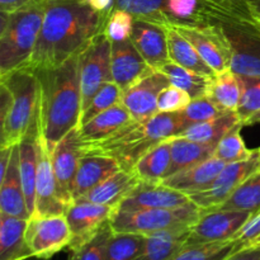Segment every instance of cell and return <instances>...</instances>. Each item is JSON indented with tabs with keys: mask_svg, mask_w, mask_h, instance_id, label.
Listing matches in <instances>:
<instances>
[{
	"mask_svg": "<svg viewBox=\"0 0 260 260\" xmlns=\"http://www.w3.org/2000/svg\"><path fill=\"white\" fill-rule=\"evenodd\" d=\"M215 147L213 145L201 144L180 136L173 137L172 162L165 178L212 157L215 154Z\"/></svg>",
	"mask_w": 260,
	"mask_h": 260,
	"instance_id": "f546056e",
	"label": "cell"
},
{
	"mask_svg": "<svg viewBox=\"0 0 260 260\" xmlns=\"http://www.w3.org/2000/svg\"><path fill=\"white\" fill-rule=\"evenodd\" d=\"M243 126V123L236 124L218 141V144L215 147L213 156L217 157L218 160H222L226 164H231V162H238L249 159L253 155L254 150L246 147L245 141L241 136Z\"/></svg>",
	"mask_w": 260,
	"mask_h": 260,
	"instance_id": "74e56055",
	"label": "cell"
},
{
	"mask_svg": "<svg viewBox=\"0 0 260 260\" xmlns=\"http://www.w3.org/2000/svg\"><path fill=\"white\" fill-rule=\"evenodd\" d=\"M172 139H168L150 149L136 162L134 172L140 182H162L172 162Z\"/></svg>",
	"mask_w": 260,
	"mask_h": 260,
	"instance_id": "83f0119b",
	"label": "cell"
},
{
	"mask_svg": "<svg viewBox=\"0 0 260 260\" xmlns=\"http://www.w3.org/2000/svg\"><path fill=\"white\" fill-rule=\"evenodd\" d=\"M218 210H236L256 213L260 211V170L249 177ZM211 210V208H210Z\"/></svg>",
	"mask_w": 260,
	"mask_h": 260,
	"instance_id": "836d02e7",
	"label": "cell"
},
{
	"mask_svg": "<svg viewBox=\"0 0 260 260\" xmlns=\"http://www.w3.org/2000/svg\"><path fill=\"white\" fill-rule=\"evenodd\" d=\"M241 86V98L238 114L241 122L260 111V76L238 75Z\"/></svg>",
	"mask_w": 260,
	"mask_h": 260,
	"instance_id": "7bdbcfd3",
	"label": "cell"
},
{
	"mask_svg": "<svg viewBox=\"0 0 260 260\" xmlns=\"http://www.w3.org/2000/svg\"><path fill=\"white\" fill-rule=\"evenodd\" d=\"M111 69L112 79L122 91L127 90L136 81L154 70L147 65L131 40L112 42Z\"/></svg>",
	"mask_w": 260,
	"mask_h": 260,
	"instance_id": "ac0fdd59",
	"label": "cell"
},
{
	"mask_svg": "<svg viewBox=\"0 0 260 260\" xmlns=\"http://www.w3.org/2000/svg\"><path fill=\"white\" fill-rule=\"evenodd\" d=\"M114 207L98 203L73 202L65 212L66 221L71 231L69 249L78 248L93 238L106 223L111 221Z\"/></svg>",
	"mask_w": 260,
	"mask_h": 260,
	"instance_id": "2e32d148",
	"label": "cell"
},
{
	"mask_svg": "<svg viewBox=\"0 0 260 260\" xmlns=\"http://www.w3.org/2000/svg\"><path fill=\"white\" fill-rule=\"evenodd\" d=\"M197 50L215 73L230 69V48L218 23L173 25Z\"/></svg>",
	"mask_w": 260,
	"mask_h": 260,
	"instance_id": "4fadbf2b",
	"label": "cell"
},
{
	"mask_svg": "<svg viewBox=\"0 0 260 260\" xmlns=\"http://www.w3.org/2000/svg\"><path fill=\"white\" fill-rule=\"evenodd\" d=\"M118 170H121V167L112 157L85 152L81 157L75 179H74L73 202L85 196Z\"/></svg>",
	"mask_w": 260,
	"mask_h": 260,
	"instance_id": "ffe728a7",
	"label": "cell"
},
{
	"mask_svg": "<svg viewBox=\"0 0 260 260\" xmlns=\"http://www.w3.org/2000/svg\"><path fill=\"white\" fill-rule=\"evenodd\" d=\"M201 216V208L194 202H188L175 208L118 211L114 210L111 226L114 233H131L152 235L162 231L192 228Z\"/></svg>",
	"mask_w": 260,
	"mask_h": 260,
	"instance_id": "8992f818",
	"label": "cell"
},
{
	"mask_svg": "<svg viewBox=\"0 0 260 260\" xmlns=\"http://www.w3.org/2000/svg\"><path fill=\"white\" fill-rule=\"evenodd\" d=\"M40 85V127L48 150L74 127L81 117L79 55L55 69L36 71Z\"/></svg>",
	"mask_w": 260,
	"mask_h": 260,
	"instance_id": "7a4b0ae2",
	"label": "cell"
},
{
	"mask_svg": "<svg viewBox=\"0 0 260 260\" xmlns=\"http://www.w3.org/2000/svg\"><path fill=\"white\" fill-rule=\"evenodd\" d=\"M225 167L226 162L212 156L200 164L165 178L162 183L168 187L185 193L187 196L194 194L207 189Z\"/></svg>",
	"mask_w": 260,
	"mask_h": 260,
	"instance_id": "7402d4cb",
	"label": "cell"
},
{
	"mask_svg": "<svg viewBox=\"0 0 260 260\" xmlns=\"http://www.w3.org/2000/svg\"><path fill=\"white\" fill-rule=\"evenodd\" d=\"M259 150H260V149H259Z\"/></svg>",
	"mask_w": 260,
	"mask_h": 260,
	"instance_id": "11a10c76",
	"label": "cell"
},
{
	"mask_svg": "<svg viewBox=\"0 0 260 260\" xmlns=\"http://www.w3.org/2000/svg\"><path fill=\"white\" fill-rule=\"evenodd\" d=\"M165 30H167L169 58L172 62L201 75L211 76L215 74L211 66L201 57L192 43L184 36L180 35L173 25L165 27Z\"/></svg>",
	"mask_w": 260,
	"mask_h": 260,
	"instance_id": "4316f807",
	"label": "cell"
},
{
	"mask_svg": "<svg viewBox=\"0 0 260 260\" xmlns=\"http://www.w3.org/2000/svg\"><path fill=\"white\" fill-rule=\"evenodd\" d=\"M256 246H260V239L258 240V243H256Z\"/></svg>",
	"mask_w": 260,
	"mask_h": 260,
	"instance_id": "db71d44e",
	"label": "cell"
},
{
	"mask_svg": "<svg viewBox=\"0 0 260 260\" xmlns=\"http://www.w3.org/2000/svg\"><path fill=\"white\" fill-rule=\"evenodd\" d=\"M88 4L102 14H109L113 10L114 0H86Z\"/></svg>",
	"mask_w": 260,
	"mask_h": 260,
	"instance_id": "681fc988",
	"label": "cell"
},
{
	"mask_svg": "<svg viewBox=\"0 0 260 260\" xmlns=\"http://www.w3.org/2000/svg\"><path fill=\"white\" fill-rule=\"evenodd\" d=\"M226 111H223L220 106H217L207 94H203V95L197 96V98H193L189 106L184 111L179 112V113L182 118L184 119L185 123H187V126L189 127L190 124L201 123V122L216 118V117L221 116Z\"/></svg>",
	"mask_w": 260,
	"mask_h": 260,
	"instance_id": "b9f144b4",
	"label": "cell"
},
{
	"mask_svg": "<svg viewBox=\"0 0 260 260\" xmlns=\"http://www.w3.org/2000/svg\"><path fill=\"white\" fill-rule=\"evenodd\" d=\"M69 206L63 203L58 193L57 182L51 159V151L46 145L42 132L37 137V183H36V210L33 216L65 215Z\"/></svg>",
	"mask_w": 260,
	"mask_h": 260,
	"instance_id": "5bb4252c",
	"label": "cell"
},
{
	"mask_svg": "<svg viewBox=\"0 0 260 260\" xmlns=\"http://www.w3.org/2000/svg\"><path fill=\"white\" fill-rule=\"evenodd\" d=\"M135 18L128 12L122 9H113L108 14L104 24V33L111 42H122L131 40L134 32Z\"/></svg>",
	"mask_w": 260,
	"mask_h": 260,
	"instance_id": "ee69618b",
	"label": "cell"
},
{
	"mask_svg": "<svg viewBox=\"0 0 260 260\" xmlns=\"http://www.w3.org/2000/svg\"><path fill=\"white\" fill-rule=\"evenodd\" d=\"M40 132V116L29 128L19 147V173L24 189L25 202L30 217L36 210V183H37V137Z\"/></svg>",
	"mask_w": 260,
	"mask_h": 260,
	"instance_id": "603a6c76",
	"label": "cell"
},
{
	"mask_svg": "<svg viewBox=\"0 0 260 260\" xmlns=\"http://www.w3.org/2000/svg\"><path fill=\"white\" fill-rule=\"evenodd\" d=\"M0 212L13 217L29 220L24 189L19 173V147L14 146L5 177L0 180Z\"/></svg>",
	"mask_w": 260,
	"mask_h": 260,
	"instance_id": "44dd1931",
	"label": "cell"
},
{
	"mask_svg": "<svg viewBox=\"0 0 260 260\" xmlns=\"http://www.w3.org/2000/svg\"><path fill=\"white\" fill-rule=\"evenodd\" d=\"M260 123V111L255 112L254 114H251L246 121H244V126H250V124H256Z\"/></svg>",
	"mask_w": 260,
	"mask_h": 260,
	"instance_id": "816d5d0a",
	"label": "cell"
},
{
	"mask_svg": "<svg viewBox=\"0 0 260 260\" xmlns=\"http://www.w3.org/2000/svg\"><path fill=\"white\" fill-rule=\"evenodd\" d=\"M84 154L85 140L79 126L74 127L69 134H66L51 152L58 193L63 203L68 206L73 203L74 179Z\"/></svg>",
	"mask_w": 260,
	"mask_h": 260,
	"instance_id": "7c38bea8",
	"label": "cell"
},
{
	"mask_svg": "<svg viewBox=\"0 0 260 260\" xmlns=\"http://www.w3.org/2000/svg\"><path fill=\"white\" fill-rule=\"evenodd\" d=\"M122 93H123L122 89L114 81H107L106 84H103L102 88L96 91L94 98L91 99L90 104L86 107V109L81 112L80 123L79 124L86 123L102 112L121 103Z\"/></svg>",
	"mask_w": 260,
	"mask_h": 260,
	"instance_id": "ab89813d",
	"label": "cell"
},
{
	"mask_svg": "<svg viewBox=\"0 0 260 260\" xmlns=\"http://www.w3.org/2000/svg\"><path fill=\"white\" fill-rule=\"evenodd\" d=\"M46 13V0H33L0 18V76L24 68L37 43Z\"/></svg>",
	"mask_w": 260,
	"mask_h": 260,
	"instance_id": "5b68a950",
	"label": "cell"
},
{
	"mask_svg": "<svg viewBox=\"0 0 260 260\" xmlns=\"http://www.w3.org/2000/svg\"><path fill=\"white\" fill-rule=\"evenodd\" d=\"M112 42L103 32L93 38L79 55L81 112L90 104L96 91L107 81H113L111 69Z\"/></svg>",
	"mask_w": 260,
	"mask_h": 260,
	"instance_id": "ba28073f",
	"label": "cell"
},
{
	"mask_svg": "<svg viewBox=\"0 0 260 260\" xmlns=\"http://www.w3.org/2000/svg\"><path fill=\"white\" fill-rule=\"evenodd\" d=\"M25 241L32 255L47 259L69 248L71 231L65 215L32 216L28 220Z\"/></svg>",
	"mask_w": 260,
	"mask_h": 260,
	"instance_id": "8fae6325",
	"label": "cell"
},
{
	"mask_svg": "<svg viewBox=\"0 0 260 260\" xmlns=\"http://www.w3.org/2000/svg\"><path fill=\"white\" fill-rule=\"evenodd\" d=\"M187 127L180 113L157 112L145 121L134 119L102 141L85 142V152L112 157L122 170L131 172L142 155L164 140L179 136Z\"/></svg>",
	"mask_w": 260,
	"mask_h": 260,
	"instance_id": "3957f363",
	"label": "cell"
},
{
	"mask_svg": "<svg viewBox=\"0 0 260 260\" xmlns=\"http://www.w3.org/2000/svg\"><path fill=\"white\" fill-rule=\"evenodd\" d=\"M239 123H243V122H241L238 112H225L221 116L210 119V121L190 124L179 136L192 140V141L201 142V144L216 146L218 141Z\"/></svg>",
	"mask_w": 260,
	"mask_h": 260,
	"instance_id": "4dcf8cb0",
	"label": "cell"
},
{
	"mask_svg": "<svg viewBox=\"0 0 260 260\" xmlns=\"http://www.w3.org/2000/svg\"><path fill=\"white\" fill-rule=\"evenodd\" d=\"M240 250L235 240L184 245L168 260H223Z\"/></svg>",
	"mask_w": 260,
	"mask_h": 260,
	"instance_id": "e575fe53",
	"label": "cell"
},
{
	"mask_svg": "<svg viewBox=\"0 0 260 260\" xmlns=\"http://www.w3.org/2000/svg\"><path fill=\"white\" fill-rule=\"evenodd\" d=\"M160 71H162L168 76L172 85H175L187 91L192 96V99L206 94L208 78L210 76L201 75V74L194 73L192 70H188V69L183 68V66L177 65V63L172 62V61L165 63L160 69Z\"/></svg>",
	"mask_w": 260,
	"mask_h": 260,
	"instance_id": "8d00e7d4",
	"label": "cell"
},
{
	"mask_svg": "<svg viewBox=\"0 0 260 260\" xmlns=\"http://www.w3.org/2000/svg\"><path fill=\"white\" fill-rule=\"evenodd\" d=\"M260 239V211L253 213L251 217L246 221L245 225L240 229L233 240L236 241L239 249L256 246V243Z\"/></svg>",
	"mask_w": 260,
	"mask_h": 260,
	"instance_id": "bcb514c9",
	"label": "cell"
},
{
	"mask_svg": "<svg viewBox=\"0 0 260 260\" xmlns=\"http://www.w3.org/2000/svg\"><path fill=\"white\" fill-rule=\"evenodd\" d=\"M107 17L86 0H46L42 27L25 68L33 71L55 69L80 55L103 32Z\"/></svg>",
	"mask_w": 260,
	"mask_h": 260,
	"instance_id": "6da1fadb",
	"label": "cell"
},
{
	"mask_svg": "<svg viewBox=\"0 0 260 260\" xmlns=\"http://www.w3.org/2000/svg\"><path fill=\"white\" fill-rule=\"evenodd\" d=\"M169 85V79L162 71L151 70L122 93V103L135 121H145L159 112V95Z\"/></svg>",
	"mask_w": 260,
	"mask_h": 260,
	"instance_id": "9a60e30c",
	"label": "cell"
},
{
	"mask_svg": "<svg viewBox=\"0 0 260 260\" xmlns=\"http://www.w3.org/2000/svg\"><path fill=\"white\" fill-rule=\"evenodd\" d=\"M134 121L131 113L123 103H118L107 111L102 112L89 122L79 124L81 135L86 144L98 142L112 136L126 124Z\"/></svg>",
	"mask_w": 260,
	"mask_h": 260,
	"instance_id": "d4e9b609",
	"label": "cell"
},
{
	"mask_svg": "<svg viewBox=\"0 0 260 260\" xmlns=\"http://www.w3.org/2000/svg\"><path fill=\"white\" fill-rule=\"evenodd\" d=\"M260 170V150L253 151L249 159L226 164L215 182L202 192L190 194L189 198L201 210H210L222 205L249 177Z\"/></svg>",
	"mask_w": 260,
	"mask_h": 260,
	"instance_id": "9c48e42d",
	"label": "cell"
},
{
	"mask_svg": "<svg viewBox=\"0 0 260 260\" xmlns=\"http://www.w3.org/2000/svg\"><path fill=\"white\" fill-rule=\"evenodd\" d=\"M168 0H114L113 9H122L132 14L136 20L169 27L172 22L167 12Z\"/></svg>",
	"mask_w": 260,
	"mask_h": 260,
	"instance_id": "d6a6232c",
	"label": "cell"
},
{
	"mask_svg": "<svg viewBox=\"0 0 260 260\" xmlns=\"http://www.w3.org/2000/svg\"><path fill=\"white\" fill-rule=\"evenodd\" d=\"M192 102V96L183 89L170 84L159 95L157 109L165 113H179L184 111Z\"/></svg>",
	"mask_w": 260,
	"mask_h": 260,
	"instance_id": "f6af8a7d",
	"label": "cell"
},
{
	"mask_svg": "<svg viewBox=\"0 0 260 260\" xmlns=\"http://www.w3.org/2000/svg\"><path fill=\"white\" fill-rule=\"evenodd\" d=\"M131 41L147 65L154 70H160L170 61L167 30L161 25L135 20Z\"/></svg>",
	"mask_w": 260,
	"mask_h": 260,
	"instance_id": "d6986e66",
	"label": "cell"
},
{
	"mask_svg": "<svg viewBox=\"0 0 260 260\" xmlns=\"http://www.w3.org/2000/svg\"><path fill=\"white\" fill-rule=\"evenodd\" d=\"M206 0H168L167 12L172 25L206 24Z\"/></svg>",
	"mask_w": 260,
	"mask_h": 260,
	"instance_id": "f35d334b",
	"label": "cell"
},
{
	"mask_svg": "<svg viewBox=\"0 0 260 260\" xmlns=\"http://www.w3.org/2000/svg\"><path fill=\"white\" fill-rule=\"evenodd\" d=\"M111 221L103 226L95 235L78 248L71 250L69 260H104L109 239L113 235Z\"/></svg>",
	"mask_w": 260,
	"mask_h": 260,
	"instance_id": "60d3db41",
	"label": "cell"
},
{
	"mask_svg": "<svg viewBox=\"0 0 260 260\" xmlns=\"http://www.w3.org/2000/svg\"><path fill=\"white\" fill-rule=\"evenodd\" d=\"M139 183L140 179L134 172L121 169L74 202L98 203L116 208Z\"/></svg>",
	"mask_w": 260,
	"mask_h": 260,
	"instance_id": "cb8c5ba5",
	"label": "cell"
},
{
	"mask_svg": "<svg viewBox=\"0 0 260 260\" xmlns=\"http://www.w3.org/2000/svg\"><path fill=\"white\" fill-rule=\"evenodd\" d=\"M190 228L147 235L144 251L134 260H168L185 245Z\"/></svg>",
	"mask_w": 260,
	"mask_h": 260,
	"instance_id": "1f68e13d",
	"label": "cell"
},
{
	"mask_svg": "<svg viewBox=\"0 0 260 260\" xmlns=\"http://www.w3.org/2000/svg\"><path fill=\"white\" fill-rule=\"evenodd\" d=\"M223 260H260V246L240 249Z\"/></svg>",
	"mask_w": 260,
	"mask_h": 260,
	"instance_id": "7dc6e473",
	"label": "cell"
},
{
	"mask_svg": "<svg viewBox=\"0 0 260 260\" xmlns=\"http://www.w3.org/2000/svg\"><path fill=\"white\" fill-rule=\"evenodd\" d=\"M147 238L141 234L113 233L106 249L104 260H134L144 251Z\"/></svg>",
	"mask_w": 260,
	"mask_h": 260,
	"instance_id": "d590c367",
	"label": "cell"
},
{
	"mask_svg": "<svg viewBox=\"0 0 260 260\" xmlns=\"http://www.w3.org/2000/svg\"><path fill=\"white\" fill-rule=\"evenodd\" d=\"M254 24L260 29V0H243Z\"/></svg>",
	"mask_w": 260,
	"mask_h": 260,
	"instance_id": "c3c4849f",
	"label": "cell"
},
{
	"mask_svg": "<svg viewBox=\"0 0 260 260\" xmlns=\"http://www.w3.org/2000/svg\"><path fill=\"white\" fill-rule=\"evenodd\" d=\"M38 116L40 85L36 71L24 66L0 76V147L19 145Z\"/></svg>",
	"mask_w": 260,
	"mask_h": 260,
	"instance_id": "277c9868",
	"label": "cell"
},
{
	"mask_svg": "<svg viewBox=\"0 0 260 260\" xmlns=\"http://www.w3.org/2000/svg\"><path fill=\"white\" fill-rule=\"evenodd\" d=\"M230 48V69L236 75L260 76V29L250 15L217 22Z\"/></svg>",
	"mask_w": 260,
	"mask_h": 260,
	"instance_id": "52a82bcc",
	"label": "cell"
},
{
	"mask_svg": "<svg viewBox=\"0 0 260 260\" xmlns=\"http://www.w3.org/2000/svg\"><path fill=\"white\" fill-rule=\"evenodd\" d=\"M20 260H51V259L41 258V256H36V255H30V256H27V258H23Z\"/></svg>",
	"mask_w": 260,
	"mask_h": 260,
	"instance_id": "f5cc1de1",
	"label": "cell"
},
{
	"mask_svg": "<svg viewBox=\"0 0 260 260\" xmlns=\"http://www.w3.org/2000/svg\"><path fill=\"white\" fill-rule=\"evenodd\" d=\"M28 220L0 212V260H20L32 255L25 241Z\"/></svg>",
	"mask_w": 260,
	"mask_h": 260,
	"instance_id": "484cf974",
	"label": "cell"
},
{
	"mask_svg": "<svg viewBox=\"0 0 260 260\" xmlns=\"http://www.w3.org/2000/svg\"><path fill=\"white\" fill-rule=\"evenodd\" d=\"M33 0H0V12H14Z\"/></svg>",
	"mask_w": 260,
	"mask_h": 260,
	"instance_id": "f907efd6",
	"label": "cell"
},
{
	"mask_svg": "<svg viewBox=\"0 0 260 260\" xmlns=\"http://www.w3.org/2000/svg\"><path fill=\"white\" fill-rule=\"evenodd\" d=\"M253 213L236 210H201L197 222L190 228L185 245L233 240Z\"/></svg>",
	"mask_w": 260,
	"mask_h": 260,
	"instance_id": "30bf717a",
	"label": "cell"
},
{
	"mask_svg": "<svg viewBox=\"0 0 260 260\" xmlns=\"http://www.w3.org/2000/svg\"><path fill=\"white\" fill-rule=\"evenodd\" d=\"M206 94L226 112H238L241 98L239 76L231 69L215 73L208 78Z\"/></svg>",
	"mask_w": 260,
	"mask_h": 260,
	"instance_id": "f1b7e54d",
	"label": "cell"
},
{
	"mask_svg": "<svg viewBox=\"0 0 260 260\" xmlns=\"http://www.w3.org/2000/svg\"><path fill=\"white\" fill-rule=\"evenodd\" d=\"M190 202L189 196L170 188L162 182H140L114 210L137 211L175 208Z\"/></svg>",
	"mask_w": 260,
	"mask_h": 260,
	"instance_id": "e0dca14e",
	"label": "cell"
}]
</instances>
